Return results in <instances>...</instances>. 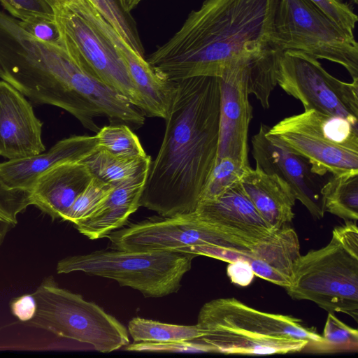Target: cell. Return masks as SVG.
<instances>
[{
	"mask_svg": "<svg viewBox=\"0 0 358 358\" xmlns=\"http://www.w3.org/2000/svg\"><path fill=\"white\" fill-rule=\"evenodd\" d=\"M48 1L51 3V4H52L53 6H55V4H54V3H53V1H52V0H48Z\"/></svg>",
	"mask_w": 358,
	"mask_h": 358,
	"instance_id": "44",
	"label": "cell"
},
{
	"mask_svg": "<svg viewBox=\"0 0 358 358\" xmlns=\"http://www.w3.org/2000/svg\"><path fill=\"white\" fill-rule=\"evenodd\" d=\"M36 309V301L32 294L22 295L10 302L12 314L22 322L30 321L35 316Z\"/></svg>",
	"mask_w": 358,
	"mask_h": 358,
	"instance_id": "37",
	"label": "cell"
},
{
	"mask_svg": "<svg viewBox=\"0 0 358 358\" xmlns=\"http://www.w3.org/2000/svg\"><path fill=\"white\" fill-rule=\"evenodd\" d=\"M3 80L34 103L66 110L85 127L93 124L106 91L73 48L37 39Z\"/></svg>",
	"mask_w": 358,
	"mask_h": 358,
	"instance_id": "4",
	"label": "cell"
},
{
	"mask_svg": "<svg viewBox=\"0 0 358 358\" xmlns=\"http://www.w3.org/2000/svg\"><path fill=\"white\" fill-rule=\"evenodd\" d=\"M42 126L25 96L0 80V156L12 160L45 151Z\"/></svg>",
	"mask_w": 358,
	"mask_h": 358,
	"instance_id": "16",
	"label": "cell"
},
{
	"mask_svg": "<svg viewBox=\"0 0 358 358\" xmlns=\"http://www.w3.org/2000/svg\"><path fill=\"white\" fill-rule=\"evenodd\" d=\"M87 1L136 52L143 56L140 42L115 0Z\"/></svg>",
	"mask_w": 358,
	"mask_h": 358,
	"instance_id": "30",
	"label": "cell"
},
{
	"mask_svg": "<svg viewBox=\"0 0 358 358\" xmlns=\"http://www.w3.org/2000/svg\"><path fill=\"white\" fill-rule=\"evenodd\" d=\"M19 24L36 39L55 45H62V34L55 20L35 18L29 21L19 20Z\"/></svg>",
	"mask_w": 358,
	"mask_h": 358,
	"instance_id": "35",
	"label": "cell"
},
{
	"mask_svg": "<svg viewBox=\"0 0 358 358\" xmlns=\"http://www.w3.org/2000/svg\"><path fill=\"white\" fill-rule=\"evenodd\" d=\"M54 9L62 36L87 66L103 83L143 111V101L127 66L111 42L70 4L57 5Z\"/></svg>",
	"mask_w": 358,
	"mask_h": 358,
	"instance_id": "12",
	"label": "cell"
},
{
	"mask_svg": "<svg viewBox=\"0 0 358 358\" xmlns=\"http://www.w3.org/2000/svg\"><path fill=\"white\" fill-rule=\"evenodd\" d=\"M241 184L259 213L274 229L292 221L296 199L289 185L278 175L249 166L241 176Z\"/></svg>",
	"mask_w": 358,
	"mask_h": 358,
	"instance_id": "21",
	"label": "cell"
},
{
	"mask_svg": "<svg viewBox=\"0 0 358 358\" xmlns=\"http://www.w3.org/2000/svg\"><path fill=\"white\" fill-rule=\"evenodd\" d=\"M269 127L261 124L251 140L252 154L256 166L264 172L276 174L291 187L299 200L316 219H322L324 208L317 182L309 162L292 152L274 136L268 134Z\"/></svg>",
	"mask_w": 358,
	"mask_h": 358,
	"instance_id": "14",
	"label": "cell"
},
{
	"mask_svg": "<svg viewBox=\"0 0 358 358\" xmlns=\"http://www.w3.org/2000/svg\"><path fill=\"white\" fill-rule=\"evenodd\" d=\"M332 235L348 250L358 256V229L355 221L348 220L345 224L336 227Z\"/></svg>",
	"mask_w": 358,
	"mask_h": 358,
	"instance_id": "36",
	"label": "cell"
},
{
	"mask_svg": "<svg viewBox=\"0 0 358 358\" xmlns=\"http://www.w3.org/2000/svg\"><path fill=\"white\" fill-rule=\"evenodd\" d=\"M2 73H3V71H2V69H1V67L0 65V77L1 76Z\"/></svg>",
	"mask_w": 358,
	"mask_h": 358,
	"instance_id": "43",
	"label": "cell"
},
{
	"mask_svg": "<svg viewBox=\"0 0 358 358\" xmlns=\"http://www.w3.org/2000/svg\"><path fill=\"white\" fill-rule=\"evenodd\" d=\"M246 167L229 157L217 159L201 193L199 202L213 199L241 182Z\"/></svg>",
	"mask_w": 358,
	"mask_h": 358,
	"instance_id": "29",
	"label": "cell"
},
{
	"mask_svg": "<svg viewBox=\"0 0 358 358\" xmlns=\"http://www.w3.org/2000/svg\"><path fill=\"white\" fill-rule=\"evenodd\" d=\"M115 187L93 176L62 220L74 224L86 218L107 199Z\"/></svg>",
	"mask_w": 358,
	"mask_h": 358,
	"instance_id": "28",
	"label": "cell"
},
{
	"mask_svg": "<svg viewBox=\"0 0 358 358\" xmlns=\"http://www.w3.org/2000/svg\"><path fill=\"white\" fill-rule=\"evenodd\" d=\"M128 333L134 342L167 343L199 339L203 331L197 324L180 325L134 317L128 324Z\"/></svg>",
	"mask_w": 358,
	"mask_h": 358,
	"instance_id": "25",
	"label": "cell"
},
{
	"mask_svg": "<svg viewBox=\"0 0 358 358\" xmlns=\"http://www.w3.org/2000/svg\"><path fill=\"white\" fill-rule=\"evenodd\" d=\"M13 223L0 219V246L8 232L15 226Z\"/></svg>",
	"mask_w": 358,
	"mask_h": 358,
	"instance_id": "39",
	"label": "cell"
},
{
	"mask_svg": "<svg viewBox=\"0 0 358 358\" xmlns=\"http://www.w3.org/2000/svg\"><path fill=\"white\" fill-rule=\"evenodd\" d=\"M151 162L149 155L141 158H122L114 156L99 147L82 161L92 176L114 185L149 169Z\"/></svg>",
	"mask_w": 358,
	"mask_h": 358,
	"instance_id": "24",
	"label": "cell"
},
{
	"mask_svg": "<svg viewBox=\"0 0 358 358\" xmlns=\"http://www.w3.org/2000/svg\"><path fill=\"white\" fill-rule=\"evenodd\" d=\"M92 177L82 161L58 165L36 180L31 191V204L52 219H62Z\"/></svg>",
	"mask_w": 358,
	"mask_h": 358,
	"instance_id": "19",
	"label": "cell"
},
{
	"mask_svg": "<svg viewBox=\"0 0 358 358\" xmlns=\"http://www.w3.org/2000/svg\"><path fill=\"white\" fill-rule=\"evenodd\" d=\"M300 255L296 232L285 226L253 245L248 263L255 275L287 288L291 285L292 268Z\"/></svg>",
	"mask_w": 358,
	"mask_h": 358,
	"instance_id": "22",
	"label": "cell"
},
{
	"mask_svg": "<svg viewBox=\"0 0 358 358\" xmlns=\"http://www.w3.org/2000/svg\"><path fill=\"white\" fill-rule=\"evenodd\" d=\"M32 294L37 309L28 326L88 344L102 353L129 343L127 329L115 317L80 294L61 287L53 277L45 278Z\"/></svg>",
	"mask_w": 358,
	"mask_h": 358,
	"instance_id": "6",
	"label": "cell"
},
{
	"mask_svg": "<svg viewBox=\"0 0 358 358\" xmlns=\"http://www.w3.org/2000/svg\"><path fill=\"white\" fill-rule=\"evenodd\" d=\"M98 148L96 135H78L56 143L48 151L0 163V180L9 189L31 192L38 178L66 162H81Z\"/></svg>",
	"mask_w": 358,
	"mask_h": 358,
	"instance_id": "18",
	"label": "cell"
},
{
	"mask_svg": "<svg viewBox=\"0 0 358 358\" xmlns=\"http://www.w3.org/2000/svg\"><path fill=\"white\" fill-rule=\"evenodd\" d=\"M142 0H119L122 10L125 13H129Z\"/></svg>",
	"mask_w": 358,
	"mask_h": 358,
	"instance_id": "40",
	"label": "cell"
},
{
	"mask_svg": "<svg viewBox=\"0 0 358 358\" xmlns=\"http://www.w3.org/2000/svg\"><path fill=\"white\" fill-rule=\"evenodd\" d=\"M332 19L341 28L354 35V29L358 20L353 10L341 0H310Z\"/></svg>",
	"mask_w": 358,
	"mask_h": 358,
	"instance_id": "34",
	"label": "cell"
},
{
	"mask_svg": "<svg viewBox=\"0 0 358 358\" xmlns=\"http://www.w3.org/2000/svg\"><path fill=\"white\" fill-rule=\"evenodd\" d=\"M157 155L151 162L139 205L163 217L195 211L216 164L220 80H178Z\"/></svg>",
	"mask_w": 358,
	"mask_h": 358,
	"instance_id": "1",
	"label": "cell"
},
{
	"mask_svg": "<svg viewBox=\"0 0 358 358\" xmlns=\"http://www.w3.org/2000/svg\"><path fill=\"white\" fill-rule=\"evenodd\" d=\"M83 15L111 42L124 60L143 101V112L148 116L166 120L177 93L178 82L156 71L93 6H87Z\"/></svg>",
	"mask_w": 358,
	"mask_h": 358,
	"instance_id": "15",
	"label": "cell"
},
{
	"mask_svg": "<svg viewBox=\"0 0 358 358\" xmlns=\"http://www.w3.org/2000/svg\"><path fill=\"white\" fill-rule=\"evenodd\" d=\"M322 336V343L309 345L306 348L318 353L357 352L358 350L357 329L341 321L334 313H329Z\"/></svg>",
	"mask_w": 358,
	"mask_h": 358,
	"instance_id": "27",
	"label": "cell"
},
{
	"mask_svg": "<svg viewBox=\"0 0 358 358\" xmlns=\"http://www.w3.org/2000/svg\"><path fill=\"white\" fill-rule=\"evenodd\" d=\"M128 351L154 352H213L211 348L198 339L167 343L134 342L125 346Z\"/></svg>",
	"mask_w": 358,
	"mask_h": 358,
	"instance_id": "32",
	"label": "cell"
},
{
	"mask_svg": "<svg viewBox=\"0 0 358 358\" xmlns=\"http://www.w3.org/2000/svg\"><path fill=\"white\" fill-rule=\"evenodd\" d=\"M198 340L213 352L226 355H283L304 351L323 341L313 327L288 315L263 312L234 298H220L201 308Z\"/></svg>",
	"mask_w": 358,
	"mask_h": 358,
	"instance_id": "3",
	"label": "cell"
},
{
	"mask_svg": "<svg viewBox=\"0 0 358 358\" xmlns=\"http://www.w3.org/2000/svg\"><path fill=\"white\" fill-rule=\"evenodd\" d=\"M110 248L127 251H179L198 245L251 250L253 245L235 238L204 222L195 212L154 216L108 234Z\"/></svg>",
	"mask_w": 358,
	"mask_h": 358,
	"instance_id": "11",
	"label": "cell"
},
{
	"mask_svg": "<svg viewBox=\"0 0 358 358\" xmlns=\"http://www.w3.org/2000/svg\"><path fill=\"white\" fill-rule=\"evenodd\" d=\"M350 1H352L353 3H355V4L358 3V0H350Z\"/></svg>",
	"mask_w": 358,
	"mask_h": 358,
	"instance_id": "42",
	"label": "cell"
},
{
	"mask_svg": "<svg viewBox=\"0 0 358 358\" xmlns=\"http://www.w3.org/2000/svg\"><path fill=\"white\" fill-rule=\"evenodd\" d=\"M98 147L122 158H141L148 156L138 136L124 124L105 126L96 133Z\"/></svg>",
	"mask_w": 358,
	"mask_h": 358,
	"instance_id": "26",
	"label": "cell"
},
{
	"mask_svg": "<svg viewBox=\"0 0 358 358\" xmlns=\"http://www.w3.org/2000/svg\"><path fill=\"white\" fill-rule=\"evenodd\" d=\"M148 169L115 185L106 200L88 217L74 224L76 229L92 240L106 237L122 227L139 207Z\"/></svg>",
	"mask_w": 358,
	"mask_h": 358,
	"instance_id": "20",
	"label": "cell"
},
{
	"mask_svg": "<svg viewBox=\"0 0 358 358\" xmlns=\"http://www.w3.org/2000/svg\"><path fill=\"white\" fill-rule=\"evenodd\" d=\"M269 46L296 50L344 67L358 78V43L310 0H278Z\"/></svg>",
	"mask_w": 358,
	"mask_h": 358,
	"instance_id": "7",
	"label": "cell"
},
{
	"mask_svg": "<svg viewBox=\"0 0 358 358\" xmlns=\"http://www.w3.org/2000/svg\"><path fill=\"white\" fill-rule=\"evenodd\" d=\"M325 212L344 220L358 219V171L332 176L321 187Z\"/></svg>",
	"mask_w": 358,
	"mask_h": 358,
	"instance_id": "23",
	"label": "cell"
},
{
	"mask_svg": "<svg viewBox=\"0 0 358 358\" xmlns=\"http://www.w3.org/2000/svg\"><path fill=\"white\" fill-rule=\"evenodd\" d=\"M294 299L315 303L328 313L358 319V256L332 235L325 246L300 255L285 288Z\"/></svg>",
	"mask_w": 358,
	"mask_h": 358,
	"instance_id": "9",
	"label": "cell"
},
{
	"mask_svg": "<svg viewBox=\"0 0 358 358\" xmlns=\"http://www.w3.org/2000/svg\"><path fill=\"white\" fill-rule=\"evenodd\" d=\"M268 134L305 158L317 176L358 171V127L315 110L284 118Z\"/></svg>",
	"mask_w": 358,
	"mask_h": 358,
	"instance_id": "8",
	"label": "cell"
},
{
	"mask_svg": "<svg viewBox=\"0 0 358 358\" xmlns=\"http://www.w3.org/2000/svg\"><path fill=\"white\" fill-rule=\"evenodd\" d=\"M3 6L20 21L35 18L55 20L54 6L48 0H0Z\"/></svg>",
	"mask_w": 358,
	"mask_h": 358,
	"instance_id": "31",
	"label": "cell"
},
{
	"mask_svg": "<svg viewBox=\"0 0 358 358\" xmlns=\"http://www.w3.org/2000/svg\"><path fill=\"white\" fill-rule=\"evenodd\" d=\"M197 255L178 251H127L110 248L66 257L57 272L82 271L117 281L139 291L145 297L159 298L176 293Z\"/></svg>",
	"mask_w": 358,
	"mask_h": 358,
	"instance_id": "5",
	"label": "cell"
},
{
	"mask_svg": "<svg viewBox=\"0 0 358 358\" xmlns=\"http://www.w3.org/2000/svg\"><path fill=\"white\" fill-rule=\"evenodd\" d=\"M227 273L234 284L242 287L249 285L255 276L250 264L248 262L241 260L229 263Z\"/></svg>",
	"mask_w": 358,
	"mask_h": 358,
	"instance_id": "38",
	"label": "cell"
},
{
	"mask_svg": "<svg viewBox=\"0 0 358 358\" xmlns=\"http://www.w3.org/2000/svg\"><path fill=\"white\" fill-rule=\"evenodd\" d=\"M262 50L236 59L220 77V134L217 160L229 157L245 166H250L248 136L252 108L248 99V79L254 57Z\"/></svg>",
	"mask_w": 358,
	"mask_h": 358,
	"instance_id": "13",
	"label": "cell"
},
{
	"mask_svg": "<svg viewBox=\"0 0 358 358\" xmlns=\"http://www.w3.org/2000/svg\"><path fill=\"white\" fill-rule=\"evenodd\" d=\"M278 0H203L148 57L173 81L220 78L236 59L269 46Z\"/></svg>",
	"mask_w": 358,
	"mask_h": 358,
	"instance_id": "2",
	"label": "cell"
},
{
	"mask_svg": "<svg viewBox=\"0 0 358 358\" xmlns=\"http://www.w3.org/2000/svg\"><path fill=\"white\" fill-rule=\"evenodd\" d=\"M31 192L8 189L0 180V219L16 224L19 213L31 206Z\"/></svg>",
	"mask_w": 358,
	"mask_h": 358,
	"instance_id": "33",
	"label": "cell"
},
{
	"mask_svg": "<svg viewBox=\"0 0 358 358\" xmlns=\"http://www.w3.org/2000/svg\"><path fill=\"white\" fill-rule=\"evenodd\" d=\"M275 76L277 85L299 100L304 110L341 117L358 127V78L342 81L318 59L296 50L277 51Z\"/></svg>",
	"mask_w": 358,
	"mask_h": 358,
	"instance_id": "10",
	"label": "cell"
},
{
	"mask_svg": "<svg viewBox=\"0 0 358 358\" xmlns=\"http://www.w3.org/2000/svg\"><path fill=\"white\" fill-rule=\"evenodd\" d=\"M194 212L217 229L252 245L276 231L259 213L241 182L213 199L200 201Z\"/></svg>",
	"mask_w": 358,
	"mask_h": 358,
	"instance_id": "17",
	"label": "cell"
},
{
	"mask_svg": "<svg viewBox=\"0 0 358 358\" xmlns=\"http://www.w3.org/2000/svg\"><path fill=\"white\" fill-rule=\"evenodd\" d=\"M52 1H53L55 6L57 5L69 4L71 2H73L74 0H52Z\"/></svg>",
	"mask_w": 358,
	"mask_h": 358,
	"instance_id": "41",
	"label": "cell"
}]
</instances>
